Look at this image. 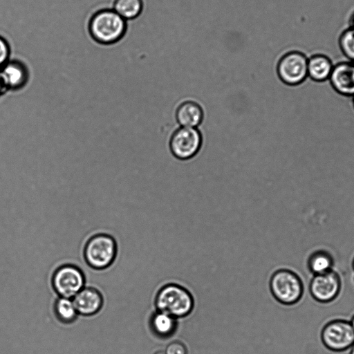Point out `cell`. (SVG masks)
<instances>
[{"mask_svg": "<svg viewBox=\"0 0 354 354\" xmlns=\"http://www.w3.org/2000/svg\"><path fill=\"white\" fill-rule=\"evenodd\" d=\"M127 21L112 8H102L93 13L88 22L91 37L102 45L118 42L127 31Z\"/></svg>", "mask_w": 354, "mask_h": 354, "instance_id": "obj_1", "label": "cell"}, {"mask_svg": "<svg viewBox=\"0 0 354 354\" xmlns=\"http://www.w3.org/2000/svg\"><path fill=\"white\" fill-rule=\"evenodd\" d=\"M154 304L156 310L165 313L176 319L189 315L195 306L192 292L175 283L162 286L157 292Z\"/></svg>", "mask_w": 354, "mask_h": 354, "instance_id": "obj_2", "label": "cell"}, {"mask_svg": "<svg viewBox=\"0 0 354 354\" xmlns=\"http://www.w3.org/2000/svg\"><path fill=\"white\" fill-rule=\"evenodd\" d=\"M269 288L274 299L284 306L298 304L304 294L302 279L296 272L288 268H280L272 274Z\"/></svg>", "mask_w": 354, "mask_h": 354, "instance_id": "obj_3", "label": "cell"}, {"mask_svg": "<svg viewBox=\"0 0 354 354\" xmlns=\"http://www.w3.org/2000/svg\"><path fill=\"white\" fill-rule=\"evenodd\" d=\"M117 243L109 234L100 233L92 236L86 243L84 257L93 269L102 270L111 266L117 255Z\"/></svg>", "mask_w": 354, "mask_h": 354, "instance_id": "obj_4", "label": "cell"}, {"mask_svg": "<svg viewBox=\"0 0 354 354\" xmlns=\"http://www.w3.org/2000/svg\"><path fill=\"white\" fill-rule=\"evenodd\" d=\"M320 339L328 350L335 353L344 352L354 344V330L350 321L334 319L323 326Z\"/></svg>", "mask_w": 354, "mask_h": 354, "instance_id": "obj_5", "label": "cell"}, {"mask_svg": "<svg viewBox=\"0 0 354 354\" xmlns=\"http://www.w3.org/2000/svg\"><path fill=\"white\" fill-rule=\"evenodd\" d=\"M276 73L284 84L299 85L308 77V57L299 51L286 52L277 62Z\"/></svg>", "mask_w": 354, "mask_h": 354, "instance_id": "obj_6", "label": "cell"}, {"mask_svg": "<svg viewBox=\"0 0 354 354\" xmlns=\"http://www.w3.org/2000/svg\"><path fill=\"white\" fill-rule=\"evenodd\" d=\"M85 276L73 264L59 266L53 273L51 283L59 297L73 299L84 286Z\"/></svg>", "mask_w": 354, "mask_h": 354, "instance_id": "obj_7", "label": "cell"}, {"mask_svg": "<svg viewBox=\"0 0 354 354\" xmlns=\"http://www.w3.org/2000/svg\"><path fill=\"white\" fill-rule=\"evenodd\" d=\"M202 144L203 137L198 129L180 127L171 134L169 147L175 158L186 160L194 157L199 152Z\"/></svg>", "mask_w": 354, "mask_h": 354, "instance_id": "obj_8", "label": "cell"}, {"mask_svg": "<svg viewBox=\"0 0 354 354\" xmlns=\"http://www.w3.org/2000/svg\"><path fill=\"white\" fill-rule=\"evenodd\" d=\"M342 281L337 272L333 270L326 273L313 275L309 283L312 298L320 304H329L339 295Z\"/></svg>", "mask_w": 354, "mask_h": 354, "instance_id": "obj_9", "label": "cell"}, {"mask_svg": "<svg viewBox=\"0 0 354 354\" xmlns=\"http://www.w3.org/2000/svg\"><path fill=\"white\" fill-rule=\"evenodd\" d=\"M329 81L333 88L344 96L354 95V62H342L334 65Z\"/></svg>", "mask_w": 354, "mask_h": 354, "instance_id": "obj_10", "label": "cell"}, {"mask_svg": "<svg viewBox=\"0 0 354 354\" xmlns=\"http://www.w3.org/2000/svg\"><path fill=\"white\" fill-rule=\"evenodd\" d=\"M72 299L78 314L82 316L97 314L104 304L102 293L93 287H84Z\"/></svg>", "mask_w": 354, "mask_h": 354, "instance_id": "obj_11", "label": "cell"}, {"mask_svg": "<svg viewBox=\"0 0 354 354\" xmlns=\"http://www.w3.org/2000/svg\"><path fill=\"white\" fill-rule=\"evenodd\" d=\"M175 116L180 127L196 128L203 122L204 112L202 106L198 102L186 100L178 105Z\"/></svg>", "mask_w": 354, "mask_h": 354, "instance_id": "obj_12", "label": "cell"}, {"mask_svg": "<svg viewBox=\"0 0 354 354\" xmlns=\"http://www.w3.org/2000/svg\"><path fill=\"white\" fill-rule=\"evenodd\" d=\"M151 333L159 339L171 337L177 330L178 319L158 310L153 312L149 319Z\"/></svg>", "mask_w": 354, "mask_h": 354, "instance_id": "obj_13", "label": "cell"}, {"mask_svg": "<svg viewBox=\"0 0 354 354\" xmlns=\"http://www.w3.org/2000/svg\"><path fill=\"white\" fill-rule=\"evenodd\" d=\"M330 59L322 54H316L308 58V77L317 82L329 79L333 68Z\"/></svg>", "mask_w": 354, "mask_h": 354, "instance_id": "obj_14", "label": "cell"}, {"mask_svg": "<svg viewBox=\"0 0 354 354\" xmlns=\"http://www.w3.org/2000/svg\"><path fill=\"white\" fill-rule=\"evenodd\" d=\"M334 259L330 253L324 250L313 252L307 260V267L313 275L326 273L333 270Z\"/></svg>", "mask_w": 354, "mask_h": 354, "instance_id": "obj_15", "label": "cell"}, {"mask_svg": "<svg viewBox=\"0 0 354 354\" xmlns=\"http://www.w3.org/2000/svg\"><path fill=\"white\" fill-rule=\"evenodd\" d=\"M27 67L24 62L19 59H10L0 70L5 86H14L26 77Z\"/></svg>", "mask_w": 354, "mask_h": 354, "instance_id": "obj_16", "label": "cell"}, {"mask_svg": "<svg viewBox=\"0 0 354 354\" xmlns=\"http://www.w3.org/2000/svg\"><path fill=\"white\" fill-rule=\"evenodd\" d=\"M53 310L59 322L65 324L74 322L78 313L72 299L59 297L55 301Z\"/></svg>", "mask_w": 354, "mask_h": 354, "instance_id": "obj_17", "label": "cell"}, {"mask_svg": "<svg viewBox=\"0 0 354 354\" xmlns=\"http://www.w3.org/2000/svg\"><path fill=\"white\" fill-rule=\"evenodd\" d=\"M126 21L138 17L143 9L142 0H113L111 7Z\"/></svg>", "mask_w": 354, "mask_h": 354, "instance_id": "obj_18", "label": "cell"}, {"mask_svg": "<svg viewBox=\"0 0 354 354\" xmlns=\"http://www.w3.org/2000/svg\"><path fill=\"white\" fill-rule=\"evenodd\" d=\"M339 45L342 53L350 62H354V30L349 28L340 35Z\"/></svg>", "mask_w": 354, "mask_h": 354, "instance_id": "obj_19", "label": "cell"}, {"mask_svg": "<svg viewBox=\"0 0 354 354\" xmlns=\"http://www.w3.org/2000/svg\"><path fill=\"white\" fill-rule=\"evenodd\" d=\"M11 48L8 41L0 35V70L10 59Z\"/></svg>", "mask_w": 354, "mask_h": 354, "instance_id": "obj_20", "label": "cell"}, {"mask_svg": "<svg viewBox=\"0 0 354 354\" xmlns=\"http://www.w3.org/2000/svg\"><path fill=\"white\" fill-rule=\"evenodd\" d=\"M164 354H188V350L183 342L174 340L167 344Z\"/></svg>", "mask_w": 354, "mask_h": 354, "instance_id": "obj_21", "label": "cell"}, {"mask_svg": "<svg viewBox=\"0 0 354 354\" xmlns=\"http://www.w3.org/2000/svg\"><path fill=\"white\" fill-rule=\"evenodd\" d=\"M6 86L4 83H3V81L2 80V77L1 76V74H0V92L1 91L2 88Z\"/></svg>", "mask_w": 354, "mask_h": 354, "instance_id": "obj_22", "label": "cell"}, {"mask_svg": "<svg viewBox=\"0 0 354 354\" xmlns=\"http://www.w3.org/2000/svg\"><path fill=\"white\" fill-rule=\"evenodd\" d=\"M350 322L353 326V328L354 330V315L352 316L351 320H350Z\"/></svg>", "mask_w": 354, "mask_h": 354, "instance_id": "obj_23", "label": "cell"}, {"mask_svg": "<svg viewBox=\"0 0 354 354\" xmlns=\"http://www.w3.org/2000/svg\"><path fill=\"white\" fill-rule=\"evenodd\" d=\"M351 28L354 30V15L353 16L352 19H351Z\"/></svg>", "mask_w": 354, "mask_h": 354, "instance_id": "obj_24", "label": "cell"}, {"mask_svg": "<svg viewBox=\"0 0 354 354\" xmlns=\"http://www.w3.org/2000/svg\"><path fill=\"white\" fill-rule=\"evenodd\" d=\"M350 353L349 354H354V344L353 345L351 346V348H350Z\"/></svg>", "mask_w": 354, "mask_h": 354, "instance_id": "obj_25", "label": "cell"}, {"mask_svg": "<svg viewBox=\"0 0 354 354\" xmlns=\"http://www.w3.org/2000/svg\"><path fill=\"white\" fill-rule=\"evenodd\" d=\"M352 270H353V271L354 272V257H353V260H352Z\"/></svg>", "mask_w": 354, "mask_h": 354, "instance_id": "obj_26", "label": "cell"}, {"mask_svg": "<svg viewBox=\"0 0 354 354\" xmlns=\"http://www.w3.org/2000/svg\"><path fill=\"white\" fill-rule=\"evenodd\" d=\"M353 107H354V95L353 96Z\"/></svg>", "mask_w": 354, "mask_h": 354, "instance_id": "obj_27", "label": "cell"}]
</instances>
